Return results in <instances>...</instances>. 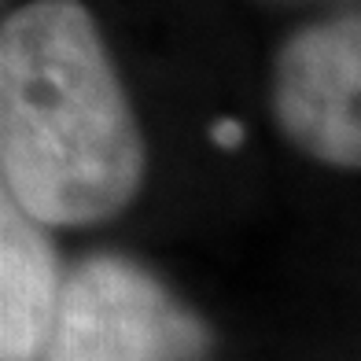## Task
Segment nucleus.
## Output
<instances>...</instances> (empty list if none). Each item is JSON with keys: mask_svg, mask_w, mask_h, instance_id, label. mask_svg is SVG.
<instances>
[{"mask_svg": "<svg viewBox=\"0 0 361 361\" xmlns=\"http://www.w3.org/2000/svg\"><path fill=\"white\" fill-rule=\"evenodd\" d=\"M0 170L48 225L104 221L140 185V133L74 0H37L0 30Z\"/></svg>", "mask_w": 361, "mask_h": 361, "instance_id": "nucleus-1", "label": "nucleus"}, {"mask_svg": "<svg viewBox=\"0 0 361 361\" xmlns=\"http://www.w3.org/2000/svg\"><path fill=\"white\" fill-rule=\"evenodd\" d=\"M48 361H185L200 328L126 262H89L52 310Z\"/></svg>", "mask_w": 361, "mask_h": 361, "instance_id": "nucleus-2", "label": "nucleus"}, {"mask_svg": "<svg viewBox=\"0 0 361 361\" xmlns=\"http://www.w3.org/2000/svg\"><path fill=\"white\" fill-rule=\"evenodd\" d=\"M361 30L339 19L299 34L281 59L276 107L306 152L336 166L361 162Z\"/></svg>", "mask_w": 361, "mask_h": 361, "instance_id": "nucleus-3", "label": "nucleus"}, {"mask_svg": "<svg viewBox=\"0 0 361 361\" xmlns=\"http://www.w3.org/2000/svg\"><path fill=\"white\" fill-rule=\"evenodd\" d=\"M56 310V255L0 170V361H30Z\"/></svg>", "mask_w": 361, "mask_h": 361, "instance_id": "nucleus-4", "label": "nucleus"}, {"mask_svg": "<svg viewBox=\"0 0 361 361\" xmlns=\"http://www.w3.org/2000/svg\"><path fill=\"white\" fill-rule=\"evenodd\" d=\"M214 137H218L221 147H236L240 137H243V129H240V122H221V126L214 129Z\"/></svg>", "mask_w": 361, "mask_h": 361, "instance_id": "nucleus-5", "label": "nucleus"}]
</instances>
